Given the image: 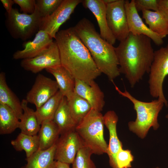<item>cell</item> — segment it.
I'll return each mask as SVG.
<instances>
[{
	"instance_id": "27",
	"label": "cell",
	"mask_w": 168,
	"mask_h": 168,
	"mask_svg": "<svg viewBox=\"0 0 168 168\" xmlns=\"http://www.w3.org/2000/svg\"><path fill=\"white\" fill-rule=\"evenodd\" d=\"M11 144L17 151L24 150L28 158L39 149L38 135H30L21 132L16 138L11 141Z\"/></svg>"
},
{
	"instance_id": "24",
	"label": "cell",
	"mask_w": 168,
	"mask_h": 168,
	"mask_svg": "<svg viewBox=\"0 0 168 168\" xmlns=\"http://www.w3.org/2000/svg\"><path fill=\"white\" fill-rule=\"evenodd\" d=\"M53 121L58 126L60 135L75 129L77 125L70 112L67 99L64 96L55 113Z\"/></svg>"
},
{
	"instance_id": "39",
	"label": "cell",
	"mask_w": 168,
	"mask_h": 168,
	"mask_svg": "<svg viewBox=\"0 0 168 168\" xmlns=\"http://www.w3.org/2000/svg\"><path fill=\"white\" fill-rule=\"evenodd\" d=\"M156 168H160L158 167H156Z\"/></svg>"
},
{
	"instance_id": "34",
	"label": "cell",
	"mask_w": 168,
	"mask_h": 168,
	"mask_svg": "<svg viewBox=\"0 0 168 168\" xmlns=\"http://www.w3.org/2000/svg\"><path fill=\"white\" fill-rule=\"evenodd\" d=\"M158 11L168 21V0H159Z\"/></svg>"
},
{
	"instance_id": "26",
	"label": "cell",
	"mask_w": 168,
	"mask_h": 168,
	"mask_svg": "<svg viewBox=\"0 0 168 168\" xmlns=\"http://www.w3.org/2000/svg\"><path fill=\"white\" fill-rule=\"evenodd\" d=\"M67 100L70 112L77 125L90 112L91 106L86 100L75 92Z\"/></svg>"
},
{
	"instance_id": "10",
	"label": "cell",
	"mask_w": 168,
	"mask_h": 168,
	"mask_svg": "<svg viewBox=\"0 0 168 168\" xmlns=\"http://www.w3.org/2000/svg\"><path fill=\"white\" fill-rule=\"evenodd\" d=\"M21 66L25 70L34 73L44 69L52 68L61 65L58 45L54 41L47 49L38 55L22 59Z\"/></svg>"
},
{
	"instance_id": "23",
	"label": "cell",
	"mask_w": 168,
	"mask_h": 168,
	"mask_svg": "<svg viewBox=\"0 0 168 168\" xmlns=\"http://www.w3.org/2000/svg\"><path fill=\"white\" fill-rule=\"evenodd\" d=\"M142 17L150 29L162 39L168 35V21L159 11L143 10Z\"/></svg>"
},
{
	"instance_id": "29",
	"label": "cell",
	"mask_w": 168,
	"mask_h": 168,
	"mask_svg": "<svg viewBox=\"0 0 168 168\" xmlns=\"http://www.w3.org/2000/svg\"><path fill=\"white\" fill-rule=\"evenodd\" d=\"M93 153L88 147L83 145L78 151L72 163V168H96L91 159Z\"/></svg>"
},
{
	"instance_id": "33",
	"label": "cell",
	"mask_w": 168,
	"mask_h": 168,
	"mask_svg": "<svg viewBox=\"0 0 168 168\" xmlns=\"http://www.w3.org/2000/svg\"><path fill=\"white\" fill-rule=\"evenodd\" d=\"M15 3L20 7L22 13L31 14L33 13L35 8L36 0H13Z\"/></svg>"
},
{
	"instance_id": "13",
	"label": "cell",
	"mask_w": 168,
	"mask_h": 168,
	"mask_svg": "<svg viewBox=\"0 0 168 168\" xmlns=\"http://www.w3.org/2000/svg\"><path fill=\"white\" fill-rule=\"evenodd\" d=\"M125 7L130 33L146 36L157 46L163 44V39L152 32L143 22L136 8L134 0H125Z\"/></svg>"
},
{
	"instance_id": "18",
	"label": "cell",
	"mask_w": 168,
	"mask_h": 168,
	"mask_svg": "<svg viewBox=\"0 0 168 168\" xmlns=\"http://www.w3.org/2000/svg\"><path fill=\"white\" fill-rule=\"evenodd\" d=\"M45 70L55 77L59 91L68 99L74 92L75 78L62 65Z\"/></svg>"
},
{
	"instance_id": "3",
	"label": "cell",
	"mask_w": 168,
	"mask_h": 168,
	"mask_svg": "<svg viewBox=\"0 0 168 168\" xmlns=\"http://www.w3.org/2000/svg\"><path fill=\"white\" fill-rule=\"evenodd\" d=\"M73 27L90 52L98 70L114 82V79L120 74L115 47L102 38L93 23L86 18L81 19Z\"/></svg>"
},
{
	"instance_id": "21",
	"label": "cell",
	"mask_w": 168,
	"mask_h": 168,
	"mask_svg": "<svg viewBox=\"0 0 168 168\" xmlns=\"http://www.w3.org/2000/svg\"><path fill=\"white\" fill-rule=\"evenodd\" d=\"M26 99L21 101L23 113L19 120L18 128L23 133L30 135H37L40 128L35 111L28 106Z\"/></svg>"
},
{
	"instance_id": "2",
	"label": "cell",
	"mask_w": 168,
	"mask_h": 168,
	"mask_svg": "<svg viewBox=\"0 0 168 168\" xmlns=\"http://www.w3.org/2000/svg\"><path fill=\"white\" fill-rule=\"evenodd\" d=\"M151 41L146 36L130 33L115 48L120 73L124 75L131 87L150 72L154 52Z\"/></svg>"
},
{
	"instance_id": "37",
	"label": "cell",
	"mask_w": 168,
	"mask_h": 168,
	"mask_svg": "<svg viewBox=\"0 0 168 168\" xmlns=\"http://www.w3.org/2000/svg\"><path fill=\"white\" fill-rule=\"evenodd\" d=\"M116 0H103L104 2L106 4H108L113 3L116 1Z\"/></svg>"
},
{
	"instance_id": "31",
	"label": "cell",
	"mask_w": 168,
	"mask_h": 168,
	"mask_svg": "<svg viewBox=\"0 0 168 168\" xmlns=\"http://www.w3.org/2000/svg\"><path fill=\"white\" fill-rule=\"evenodd\" d=\"M134 157L130 150L121 147L117 153L116 160L119 168H130Z\"/></svg>"
},
{
	"instance_id": "20",
	"label": "cell",
	"mask_w": 168,
	"mask_h": 168,
	"mask_svg": "<svg viewBox=\"0 0 168 168\" xmlns=\"http://www.w3.org/2000/svg\"><path fill=\"white\" fill-rule=\"evenodd\" d=\"M60 135L59 128L53 120L43 122L38 135L39 149L45 150L50 148L55 144Z\"/></svg>"
},
{
	"instance_id": "35",
	"label": "cell",
	"mask_w": 168,
	"mask_h": 168,
	"mask_svg": "<svg viewBox=\"0 0 168 168\" xmlns=\"http://www.w3.org/2000/svg\"><path fill=\"white\" fill-rule=\"evenodd\" d=\"M0 1L5 8L7 13H9L13 8V5L15 3L13 0H1Z\"/></svg>"
},
{
	"instance_id": "38",
	"label": "cell",
	"mask_w": 168,
	"mask_h": 168,
	"mask_svg": "<svg viewBox=\"0 0 168 168\" xmlns=\"http://www.w3.org/2000/svg\"><path fill=\"white\" fill-rule=\"evenodd\" d=\"M166 117L168 119V114H167L166 116Z\"/></svg>"
},
{
	"instance_id": "32",
	"label": "cell",
	"mask_w": 168,
	"mask_h": 168,
	"mask_svg": "<svg viewBox=\"0 0 168 168\" xmlns=\"http://www.w3.org/2000/svg\"><path fill=\"white\" fill-rule=\"evenodd\" d=\"M159 0H134L136 8L138 11L143 10H159Z\"/></svg>"
},
{
	"instance_id": "15",
	"label": "cell",
	"mask_w": 168,
	"mask_h": 168,
	"mask_svg": "<svg viewBox=\"0 0 168 168\" xmlns=\"http://www.w3.org/2000/svg\"><path fill=\"white\" fill-rule=\"evenodd\" d=\"M53 39L45 31L40 30L32 40L25 41L23 43V50H18L14 53L13 58L22 60L38 55L52 43Z\"/></svg>"
},
{
	"instance_id": "16",
	"label": "cell",
	"mask_w": 168,
	"mask_h": 168,
	"mask_svg": "<svg viewBox=\"0 0 168 168\" xmlns=\"http://www.w3.org/2000/svg\"><path fill=\"white\" fill-rule=\"evenodd\" d=\"M82 3L96 18L102 38L111 44H114L116 39L108 26L106 18V5L103 0H84Z\"/></svg>"
},
{
	"instance_id": "4",
	"label": "cell",
	"mask_w": 168,
	"mask_h": 168,
	"mask_svg": "<svg viewBox=\"0 0 168 168\" xmlns=\"http://www.w3.org/2000/svg\"><path fill=\"white\" fill-rule=\"evenodd\" d=\"M113 83L119 94L127 98L132 103L136 111L135 120L128 123L129 130L143 139L146 136L151 127L154 130L157 129L160 126L158 117L164 105V102L158 99L150 102L140 101L134 97L125 89L124 91H121L114 82Z\"/></svg>"
},
{
	"instance_id": "17",
	"label": "cell",
	"mask_w": 168,
	"mask_h": 168,
	"mask_svg": "<svg viewBox=\"0 0 168 168\" xmlns=\"http://www.w3.org/2000/svg\"><path fill=\"white\" fill-rule=\"evenodd\" d=\"M104 125L109 133V142L107 154L109 157V163L112 168H119L117 163L116 156L119 149L122 147V143L117 134L116 126L118 117L113 110L107 111L103 116Z\"/></svg>"
},
{
	"instance_id": "5",
	"label": "cell",
	"mask_w": 168,
	"mask_h": 168,
	"mask_svg": "<svg viewBox=\"0 0 168 168\" xmlns=\"http://www.w3.org/2000/svg\"><path fill=\"white\" fill-rule=\"evenodd\" d=\"M103 116L100 112L91 109L75 128L83 145L98 155L107 153L108 147L104 136Z\"/></svg>"
},
{
	"instance_id": "19",
	"label": "cell",
	"mask_w": 168,
	"mask_h": 168,
	"mask_svg": "<svg viewBox=\"0 0 168 168\" xmlns=\"http://www.w3.org/2000/svg\"><path fill=\"white\" fill-rule=\"evenodd\" d=\"M55 144L45 150H38L28 158L26 164L23 168H56L55 160Z\"/></svg>"
},
{
	"instance_id": "9",
	"label": "cell",
	"mask_w": 168,
	"mask_h": 168,
	"mask_svg": "<svg viewBox=\"0 0 168 168\" xmlns=\"http://www.w3.org/2000/svg\"><path fill=\"white\" fill-rule=\"evenodd\" d=\"M82 2V0H63L54 12L42 18L39 30L45 31L55 39L60 26L69 19L75 8Z\"/></svg>"
},
{
	"instance_id": "30",
	"label": "cell",
	"mask_w": 168,
	"mask_h": 168,
	"mask_svg": "<svg viewBox=\"0 0 168 168\" xmlns=\"http://www.w3.org/2000/svg\"><path fill=\"white\" fill-rule=\"evenodd\" d=\"M63 0H37L35 6L42 18L54 12Z\"/></svg>"
},
{
	"instance_id": "28",
	"label": "cell",
	"mask_w": 168,
	"mask_h": 168,
	"mask_svg": "<svg viewBox=\"0 0 168 168\" xmlns=\"http://www.w3.org/2000/svg\"><path fill=\"white\" fill-rule=\"evenodd\" d=\"M20 120L7 106L0 104V134H9L18 128Z\"/></svg>"
},
{
	"instance_id": "36",
	"label": "cell",
	"mask_w": 168,
	"mask_h": 168,
	"mask_svg": "<svg viewBox=\"0 0 168 168\" xmlns=\"http://www.w3.org/2000/svg\"><path fill=\"white\" fill-rule=\"evenodd\" d=\"M56 168H70V165L57 161Z\"/></svg>"
},
{
	"instance_id": "6",
	"label": "cell",
	"mask_w": 168,
	"mask_h": 168,
	"mask_svg": "<svg viewBox=\"0 0 168 168\" xmlns=\"http://www.w3.org/2000/svg\"><path fill=\"white\" fill-rule=\"evenodd\" d=\"M42 18L36 6L31 14L21 13L17 8H13L9 13H7L6 25L13 38L25 40L39 30Z\"/></svg>"
},
{
	"instance_id": "1",
	"label": "cell",
	"mask_w": 168,
	"mask_h": 168,
	"mask_svg": "<svg viewBox=\"0 0 168 168\" xmlns=\"http://www.w3.org/2000/svg\"><path fill=\"white\" fill-rule=\"evenodd\" d=\"M61 65L76 79L88 82L101 73L73 27L60 30L55 38Z\"/></svg>"
},
{
	"instance_id": "22",
	"label": "cell",
	"mask_w": 168,
	"mask_h": 168,
	"mask_svg": "<svg viewBox=\"0 0 168 168\" xmlns=\"http://www.w3.org/2000/svg\"><path fill=\"white\" fill-rule=\"evenodd\" d=\"M0 104L12 109L20 119L23 110L21 102L7 85L5 73H0Z\"/></svg>"
},
{
	"instance_id": "8",
	"label": "cell",
	"mask_w": 168,
	"mask_h": 168,
	"mask_svg": "<svg viewBox=\"0 0 168 168\" xmlns=\"http://www.w3.org/2000/svg\"><path fill=\"white\" fill-rule=\"evenodd\" d=\"M108 26L116 40L121 42L129 34L125 7V0H116L106 5Z\"/></svg>"
},
{
	"instance_id": "14",
	"label": "cell",
	"mask_w": 168,
	"mask_h": 168,
	"mask_svg": "<svg viewBox=\"0 0 168 168\" xmlns=\"http://www.w3.org/2000/svg\"><path fill=\"white\" fill-rule=\"evenodd\" d=\"M74 92L86 100L92 109L100 112L102 110L104 95L94 80L85 82L75 79Z\"/></svg>"
},
{
	"instance_id": "11",
	"label": "cell",
	"mask_w": 168,
	"mask_h": 168,
	"mask_svg": "<svg viewBox=\"0 0 168 168\" xmlns=\"http://www.w3.org/2000/svg\"><path fill=\"white\" fill-rule=\"evenodd\" d=\"M55 145V160L70 165L83 145L75 129L60 135Z\"/></svg>"
},
{
	"instance_id": "7",
	"label": "cell",
	"mask_w": 168,
	"mask_h": 168,
	"mask_svg": "<svg viewBox=\"0 0 168 168\" xmlns=\"http://www.w3.org/2000/svg\"><path fill=\"white\" fill-rule=\"evenodd\" d=\"M149 73L148 83L151 96L161 100L168 106V102L163 92V84L168 75V44L154 51Z\"/></svg>"
},
{
	"instance_id": "25",
	"label": "cell",
	"mask_w": 168,
	"mask_h": 168,
	"mask_svg": "<svg viewBox=\"0 0 168 168\" xmlns=\"http://www.w3.org/2000/svg\"><path fill=\"white\" fill-rule=\"evenodd\" d=\"M63 96L58 90L40 107L36 109L35 114L40 125L45 121L53 120L55 113Z\"/></svg>"
},
{
	"instance_id": "12",
	"label": "cell",
	"mask_w": 168,
	"mask_h": 168,
	"mask_svg": "<svg viewBox=\"0 0 168 168\" xmlns=\"http://www.w3.org/2000/svg\"><path fill=\"white\" fill-rule=\"evenodd\" d=\"M59 90L55 81L41 74L37 76L31 88L27 93L26 100L38 109Z\"/></svg>"
}]
</instances>
